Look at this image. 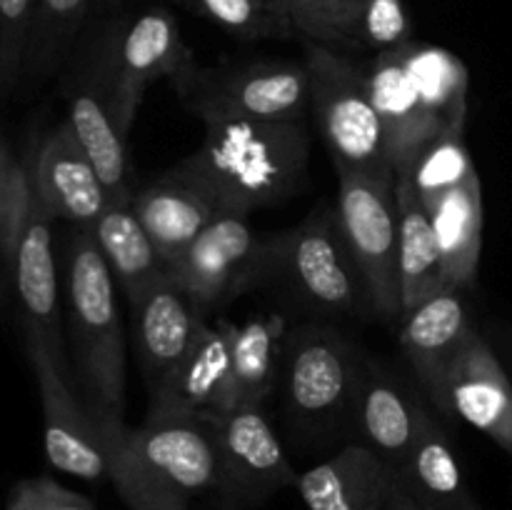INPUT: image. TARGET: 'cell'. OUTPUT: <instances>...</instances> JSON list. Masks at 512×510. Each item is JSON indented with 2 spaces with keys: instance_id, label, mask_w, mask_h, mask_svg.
<instances>
[{
  "instance_id": "6da1fadb",
  "label": "cell",
  "mask_w": 512,
  "mask_h": 510,
  "mask_svg": "<svg viewBox=\"0 0 512 510\" xmlns=\"http://www.w3.org/2000/svg\"><path fill=\"white\" fill-rule=\"evenodd\" d=\"M308 155L300 120H228L205 125L203 145L168 173L195 185L220 213L248 215L290 198L303 183Z\"/></svg>"
},
{
  "instance_id": "7a4b0ae2",
  "label": "cell",
  "mask_w": 512,
  "mask_h": 510,
  "mask_svg": "<svg viewBox=\"0 0 512 510\" xmlns=\"http://www.w3.org/2000/svg\"><path fill=\"white\" fill-rule=\"evenodd\" d=\"M68 323L75 385L110 448L125 430V335L115 278L88 228L68 245Z\"/></svg>"
},
{
  "instance_id": "3957f363",
  "label": "cell",
  "mask_w": 512,
  "mask_h": 510,
  "mask_svg": "<svg viewBox=\"0 0 512 510\" xmlns=\"http://www.w3.org/2000/svg\"><path fill=\"white\" fill-rule=\"evenodd\" d=\"M310 105L338 173L395 178L388 138L368 88V73L348 53L308 43Z\"/></svg>"
},
{
  "instance_id": "277c9868",
  "label": "cell",
  "mask_w": 512,
  "mask_h": 510,
  "mask_svg": "<svg viewBox=\"0 0 512 510\" xmlns=\"http://www.w3.org/2000/svg\"><path fill=\"white\" fill-rule=\"evenodd\" d=\"M203 125L228 120H300L310 103L305 63H255L203 68L193 63L168 80Z\"/></svg>"
},
{
  "instance_id": "5b68a950",
  "label": "cell",
  "mask_w": 512,
  "mask_h": 510,
  "mask_svg": "<svg viewBox=\"0 0 512 510\" xmlns=\"http://www.w3.org/2000/svg\"><path fill=\"white\" fill-rule=\"evenodd\" d=\"M125 15L100 23L75 58L68 78V123L93 160L110 203H133L128 150L115 118V63Z\"/></svg>"
},
{
  "instance_id": "8992f818",
  "label": "cell",
  "mask_w": 512,
  "mask_h": 510,
  "mask_svg": "<svg viewBox=\"0 0 512 510\" xmlns=\"http://www.w3.org/2000/svg\"><path fill=\"white\" fill-rule=\"evenodd\" d=\"M273 278L318 313H353L368 303L363 275L340 230L338 213L313 210L303 223L273 235Z\"/></svg>"
},
{
  "instance_id": "52a82bcc",
  "label": "cell",
  "mask_w": 512,
  "mask_h": 510,
  "mask_svg": "<svg viewBox=\"0 0 512 510\" xmlns=\"http://www.w3.org/2000/svg\"><path fill=\"white\" fill-rule=\"evenodd\" d=\"M338 223L363 275L370 308L378 318L403 320L398 270V195L395 178L338 173Z\"/></svg>"
},
{
  "instance_id": "ba28073f",
  "label": "cell",
  "mask_w": 512,
  "mask_h": 510,
  "mask_svg": "<svg viewBox=\"0 0 512 510\" xmlns=\"http://www.w3.org/2000/svg\"><path fill=\"white\" fill-rule=\"evenodd\" d=\"M110 475L128 473L175 498L218 490L220 460L210 420H145L110 445Z\"/></svg>"
},
{
  "instance_id": "9c48e42d",
  "label": "cell",
  "mask_w": 512,
  "mask_h": 510,
  "mask_svg": "<svg viewBox=\"0 0 512 510\" xmlns=\"http://www.w3.org/2000/svg\"><path fill=\"white\" fill-rule=\"evenodd\" d=\"M168 273L203 313L273 278V235L260 238L248 215L218 213Z\"/></svg>"
},
{
  "instance_id": "30bf717a",
  "label": "cell",
  "mask_w": 512,
  "mask_h": 510,
  "mask_svg": "<svg viewBox=\"0 0 512 510\" xmlns=\"http://www.w3.org/2000/svg\"><path fill=\"white\" fill-rule=\"evenodd\" d=\"M23 330L25 355L43 405V440L50 465L83 480L110 478V448L85 400L75 390L73 373L60 363L43 335L30 328Z\"/></svg>"
},
{
  "instance_id": "8fae6325",
  "label": "cell",
  "mask_w": 512,
  "mask_h": 510,
  "mask_svg": "<svg viewBox=\"0 0 512 510\" xmlns=\"http://www.w3.org/2000/svg\"><path fill=\"white\" fill-rule=\"evenodd\" d=\"M363 355L338 330H298L288 340L285 398L290 410L308 423H333L350 415Z\"/></svg>"
},
{
  "instance_id": "7c38bea8",
  "label": "cell",
  "mask_w": 512,
  "mask_h": 510,
  "mask_svg": "<svg viewBox=\"0 0 512 510\" xmlns=\"http://www.w3.org/2000/svg\"><path fill=\"white\" fill-rule=\"evenodd\" d=\"M218 445V493L243 505H258L278 490L298 483L283 443L270 428L263 408L238 405L210 420Z\"/></svg>"
},
{
  "instance_id": "4fadbf2b",
  "label": "cell",
  "mask_w": 512,
  "mask_h": 510,
  "mask_svg": "<svg viewBox=\"0 0 512 510\" xmlns=\"http://www.w3.org/2000/svg\"><path fill=\"white\" fill-rule=\"evenodd\" d=\"M233 408L228 338L218 323L200 320L183 358L150 388L145 420H213Z\"/></svg>"
},
{
  "instance_id": "5bb4252c",
  "label": "cell",
  "mask_w": 512,
  "mask_h": 510,
  "mask_svg": "<svg viewBox=\"0 0 512 510\" xmlns=\"http://www.w3.org/2000/svg\"><path fill=\"white\" fill-rule=\"evenodd\" d=\"M193 63L195 53L170 10L148 8L125 20L115 63V118L125 140L150 85L170 80Z\"/></svg>"
},
{
  "instance_id": "9a60e30c",
  "label": "cell",
  "mask_w": 512,
  "mask_h": 510,
  "mask_svg": "<svg viewBox=\"0 0 512 510\" xmlns=\"http://www.w3.org/2000/svg\"><path fill=\"white\" fill-rule=\"evenodd\" d=\"M438 408L473 425L512 455V383L478 330H470L450 363Z\"/></svg>"
},
{
  "instance_id": "2e32d148",
  "label": "cell",
  "mask_w": 512,
  "mask_h": 510,
  "mask_svg": "<svg viewBox=\"0 0 512 510\" xmlns=\"http://www.w3.org/2000/svg\"><path fill=\"white\" fill-rule=\"evenodd\" d=\"M30 183L50 218L70 220L78 228H93L110 205L108 190L68 120L38 148L30 165Z\"/></svg>"
},
{
  "instance_id": "e0dca14e",
  "label": "cell",
  "mask_w": 512,
  "mask_h": 510,
  "mask_svg": "<svg viewBox=\"0 0 512 510\" xmlns=\"http://www.w3.org/2000/svg\"><path fill=\"white\" fill-rule=\"evenodd\" d=\"M295 488L308 510H385L400 490V473L373 448L350 443L300 473Z\"/></svg>"
},
{
  "instance_id": "ac0fdd59",
  "label": "cell",
  "mask_w": 512,
  "mask_h": 510,
  "mask_svg": "<svg viewBox=\"0 0 512 510\" xmlns=\"http://www.w3.org/2000/svg\"><path fill=\"white\" fill-rule=\"evenodd\" d=\"M130 305L140 368L153 388L190 348L203 315L170 273L153 280Z\"/></svg>"
},
{
  "instance_id": "d6986e66",
  "label": "cell",
  "mask_w": 512,
  "mask_h": 510,
  "mask_svg": "<svg viewBox=\"0 0 512 510\" xmlns=\"http://www.w3.org/2000/svg\"><path fill=\"white\" fill-rule=\"evenodd\" d=\"M50 220H53L50 213L38 203L33 193V203H30V213L23 225V233H20L18 248H15L10 273H13L20 305H23V328L43 335L60 363L68 365L63 328H60L58 265H55Z\"/></svg>"
},
{
  "instance_id": "ffe728a7",
  "label": "cell",
  "mask_w": 512,
  "mask_h": 510,
  "mask_svg": "<svg viewBox=\"0 0 512 510\" xmlns=\"http://www.w3.org/2000/svg\"><path fill=\"white\" fill-rule=\"evenodd\" d=\"M473 330L458 288H443L400 320V350L423 388L438 403L445 373Z\"/></svg>"
},
{
  "instance_id": "44dd1931",
  "label": "cell",
  "mask_w": 512,
  "mask_h": 510,
  "mask_svg": "<svg viewBox=\"0 0 512 510\" xmlns=\"http://www.w3.org/2000/svg\"><path fill=\"white\" fill-rule=\"evenodd\" d=\"M418 410V400L393 375L363 358L350 415L360 433V443L373 448L380 458L398 468V473L418 433Z\"/></svg>"
},
{
  "instance_id": "7402d4cb",
  "label": "cell",
  "mask_w": 512,
  "mask_h": 510,
  "mask_svg": "<svg viewBox=\"0 0 512 510\" xmlns=\"http://www.w3.org/2000/svg\"><path fill=\"white\" fill-rule=\"evenodd\" d=\"M365 73H368L370 98L383 120L385 138H388L390 165L398 173L430 138L440 135V130L435 128L420 100L403 45L375 55Z\"/></svg>"
},
{
  "instance_id": "603a6c76",
  "label": "cell",
  "mask_w": 512,
  "mask_h": 510,
  "mask_svg": "<svg viewBox=\"0 0 512 510\" xmlns=\"http://www.w3.org/2000/svg\"><path fill=\"white\" fill-rule=\"evenodd\" d=\"M400 490L420 510H465L475 503L448 433L423 403L418 410L413 448L400 468Z\"/></svg>"
},
{
  "instance_id": "cb8c5ba5",
  "label": "cell",
  "mask_w": 512,
  "mask_h": 510,
  "mask_svg": "<svg viewBox=\"0 0 512 510\" xmlns=\"http://www.w3.org/2000/svg\"><path fill=\"white\" fill-rule=\"evenodd\" d=\"M133 210L165 265L178 260L200 230L220 213L208 195L170 173L138 190L133 195Z\"/></svg>"
},
{
  "instance_id": "d4e9b609",
  "label": "cell",
  "mask_w": 512,
  "mask_h": 510,
  "mask_svg": "<svg viewBox=\"0 0 512 510\" xmlns=\"http://www.w3.org/2000/svg\"><path fill=\"white\" fill-rule=\"evenodd\" d=\"M443 260L445 288L473 285L483 250V188L480 175L425 205Z\"/></svg>"
},
{
  "instance_id": "484cf974",
  "label": "cell",
  "mask_w": 512,
  "mask_h": 510,
  "mask_svg": "<svg viewBox=\"0 0 512 510\" xmlns=\"http://www.w3.org/2000/svg\"><path fill=\"white\" fill-rule=\"evenodd\" d=\"M395 195H398V270H400V298H403V315L425 298L445 288L443 260H440L438 240H435L433 223L418 198L413 185L405 178H395Z\"/></svg>"
},
{
  "instance_id": "4316f807",
  "label": "cell",
  "mask_w": 512,
  "mask_h": 510,
  "mask_svg": "<svg viewBox=\"0 0 512 510\" xmlns=\"http://www.w3.org/2000/svg\"><path fill=\"white\" fill-rule=\"evenodd\" d=\"M88 230L93 233L115 283L123 288L128 300L138 298L153 280L168 273V265L160 258L150 235L145 233L133 203H110Z\"/></svg>"
},
{
  "instance_id": "83f0119b",
  "label": "cell",
  "mask_w": 512,
  "mask_h": 510,
  "mask_svg": "<svg viewBox=\"0 0 512 510\" xmlns=\"http://www.w3.org/2000/svg\"><path fill=\"white\" fill-rule=\"evenodd\" d=\"M218 325L228 338L235 408H263L275 388V365L283 353L285 320L280 315H270L243 325L218 320Z\"/></svg>"
},
{
  "instance_id": "f1b7e54d",
  "label": "cell",
  "mask_w": 512,
  "mask_h": 510,
  "mask_svg": "<svg viewBox=\"0 0 512 510\" xmlns=\"http://www.w3.org/2000/svg\"><path fill=\"white\" fill-rule=\"evenodd\" d=\"M405 60L418 85L420 100L440 133H460L468 118V68L450 50L418 45L410 40L403 45Z\"/></svg>"
},
{
  "instance_id": "f546056e",
  "label": "cell",
  "mask_w": 512,
  "mask_h": 510,
  "mask_svg": "<svg viewBox=\"0 0 512 510\" xmlns=\"http://www.w3.org/2000/svg\"><path fill=\"white\" fill-rule=\"evenodd\" d=\"M95 5L98 0H35L20 83L38 88L63 68L85 18Z\"/></svg>"
},
{
  "instance_id": "4dcf8cb0",
  "label": "cell",
  "mask_w": 512,
  "mask_h": 510,
  "mask_svg": "<svg viewBox=\"0 0 512 510\" xmlns=\"http://www.w3.org/2000/svg\"><path fill=\"white\" fill-rule=\"evenodd\" d=\"M478 175L470 150L465 145L463 130L460 133H440L430 138L395 178H405L415 188L423 205L440 198L448 190L460 188Z\"/></svg>"
},
{
  "instance_id": "1f68e13d",
  "label": "cell",
  "mask_w": 512,
  "mask_h": 510,
  "mask_svg": "<svg viewBox=\"0 0 512 510\" xmlns=\"http://www.w3.org/2000/svg\"><path fill=\"white\" fill-rule=\"evenodd\" d=\"M180 3L240 40L288 38L295 33L288 10L280 0H180Z\"/></svg>"
},
{
  "instance_id": "d6a6232c",
  "label": "cell",
  "mask_w": 512,
  "mask_h": 510,
  "mask_svg": "<svg viewBox=\"0 0 512 510\" xmlns=\"http://www.w3.org/2000/svg\"><path fill=\"white\" fill-rule=\"evenodd\" d=\"M365 0H283L295 33L308 43L353 53V30Z\"/></svg>"
},
{
  "instance_id": "836d02e7",
  "label": "cell",
  "mask_w": 512,
  "mask_h": 510,
  "mask_svg": "<svg viewBox=\"0 0 512 510\" xmlns=\"http://www.w3.org/2000/svg\"><path fill=\"white\" fill-rule=\"evenodd\" d=\"M33 203V183L30 170L13 158L8 145L0 138V263L13 270L15 248L28 220Z\"/></svg>"
},
{
  "instance_id": "e575fe53",
  "label": "cell",
  "mask_w": 512,
  "mask_h": 510,
  "mask_svg": "<svg viewBox=\"0 0 512 510\" xmlns=\"http://www.w3.org/2000/svg\"><path fill=\"white\" fill-rule=\"evenodd\" d=\"M35 0H0V98L23 80Z\"/></svg>"
},
{
  "instance_id": "d590c367",
  "label": "cell",
  "mask_w": 512,
  "mask_h": 510,
  "mask_svg": "<svg viewBox=\"0 0 512 510\" xmlns=\"http://www.w3.org/2000/svg\"><path fill=\"white\" fill-rule=\"evenodd\" d=\"M410 43V18L403 0H365L353 30L355 50H395Z\"/></svg>"
},
{
  "instance_id": "8d00e7d4",
  "label": "cell",
  "mask_w": 512,
  "mask_h": 510,
  "mask_svg": "<svg viewBox=\"0 0 512 510\" xmlns=\"http://www.w3.org/2000/svg\"><path fill=\"white\" fill-rule=\"evenodd\" d=\"M5 510H95L85 495L65 488L48 475L18 480L8 495Z\"/></svg>"
},
{
  "instance_id": "74e56055",
  "label": "cell",
  "mask_w": 512,
  "mask_h": 510,
  "mask_svg": "<svg viewBox=\"0 0 512 510\" xmlns=\"http://www.w3.org/2000/svg\"><path fill=\"white\" fill-rule=\"evenodd\" d=\"M110 480L130 510H188V500L175 498L128 473H113Z\"/></svg>"
},
{
  "instance_id": "f35d334b",
  "label": "cell",
  "mask_w": 512,
  "mask_h": 510,
  "mask_svg": "<svg viewBox=\"0 0 512 510\" xmlns=\"http://www.w3.org/2000/svg\"><path fill=\"white\" fill-rule=\"evenodd\" d=\"M385 510H420V508L413 503V500L408 498V495L403 493V490H398V493H395V498L390 500L388 508H385Z\"/></svg>"
},
{
  "instance_id": "ab89813d",
  "label": "cell",
  "mask_w": 512,
  "mask_h": 510,
  "mask_svg": "<svg viewBox=\"0 0 512 510\" xmlns=\"http://www.w3.org/2000/svg\"><path fill=\"white\" fill-rule=\"evenodd\" d=\"M5 300V285H3V263H0V305Z\"/></svg>"
},
{
  "instance_id": "60d3db41",
  "label": "cell",
  "mask_w": 512,
  "mask_h": 510,
  "mask_svg": "<svg viewBox=\"0 0 512 510\" xmlns=\"http://www.w3.org/2000/svg\"><path fill=\"white\" fill-rule=\"evenodd\" d=\"M115 3H118V0H98V5H95V8H113Z\"/></svg>"
},
{
  "instance_id": "b9f144b4",
  "label": "cell",
  "mask_w": 512,
  "mask_h": 510,
  "mask_svg": "<svg viewBox=\"0 0 512 510\" xmlns=\"http://www.w3.org/2000/svg\"><path fill=\"white\" fill-rule=\"evenodd\" d=\"M465 510H483V508H480V505H478V503H470V505H468V508H465Z\"/></svg>"
},
{
  "instance_id": "7bdbcfd3",
  "label": "cell",
  "mask_w": 512,
  "mask_h": 510,
  "mask_svg": "<svg viewBox=\"0 0 512 510\" xmlns=\"http://www.w3.org/2000/svg\"><path fill=\"white\" fill-rule=\"evenodd\" d=\"M280 3H283V0H280Z\"/></svg>"
}]
</instances>
